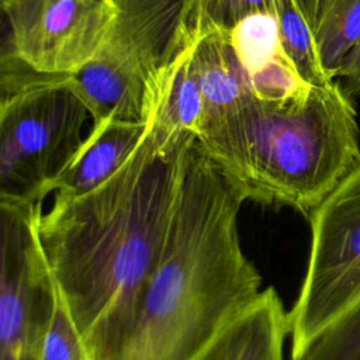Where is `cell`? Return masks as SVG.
<instances>
[{"label": "cell", "mask_w": 360, "mask_h": 360, "mask_svg": "<svg viewBox=\"0 0 360 360\" xmlns=\"http://www.w3.org/2000/svg\"><path fill=\"white\" fill-rule=\"evenodd\" d=\"M231 38L248 76L284 53L276 18L270 13L253 14L240 20L231 30Z\"/></svg>", "instance_id": "cell-14"}, {"label": "cell", "mask_w": 360, "mask_h": 360, "mask_svg": "<svg viewBox=\"0 0 360 360\" xmlns=\"http://www.w3.org/2000/svg\"><path fill=\"white\" fill-rule=\"evenodd\" d=\"M42 201L0 200V360H41L59 298L38 238Z\"/></svg>", "instance_id": "cell-7"}, {"label": "cell", "mask_w": 360, "mask_h": 360, "mask_svg": "<svg viewBox=\"0 0 360 360\" xmlns=\"http://www.w3.org/2000/svg\"><path fill=\"white\" fill-rule=\"evenodd\" d=\"M41 360H91L60 294L42 345Z\"/></svg>", "instance_id": "cell-17"}, {"label": "cell", "mask_w": 360, "mask_h": 360, "mask_svg": "<svg viewBox=\"0 0 360 360\" xmlns=\"http://www.w3.org/2000/svg\"><path fill=\"white\" fill-rule=\"evenodd\" d=\"M193 72L204 105L200 131L238 110L253 96L249 76L233 48L231 30L211 28L194 37Z\"/></svg>", "instance_id": "cell-11"}, {"label": "cell", "mask_w": 360, "mask_h": 360, "mask_svg": "<svg viewBox=\"0 0 360 360\" xmlns=\"http://www.w3.org/2000/svg\"><path fill=\"white\" fill-rule=\"evenodd\" d=\"M288 312L273 287L264 288L205 347L197 360H284Z\"/></svg>", "instance_id": "cell-9"}, {"label": "cell", "mask_w": 360, "mask_h": 360, "mask_svg": "<svg viewBox=\"0 0 360 360\" xmlns=\"http://www.w3.org/2000/svg\"><path fill=\"white\" fill-rule=\"evenodd\" d=\"M240 204L195 141L166 253L112 360H197L260 294L239 239Z\"/></svg>", "instance_id": "cell-2"}, {"label": "cell", "mask_w": 360, "mask_h": 360, "mask_svg": "<svg viewBox=\"0 0 360 360\" xmlns=\"http://www.w3.org/2000/svg\"><path fill=\"white\" fill-rule=\"evenodd\" d=\"M197 146L242 202L290 207L309 217L360 167L354 98L339 79L284 100L252 96L205 125Z\"/></svg>", "instance_id": "cell-3"}, {"label": "cell", "mask_w": 360, "mask_h": 360, "mask_svg": "<svg viewBox=\"0 0 360 360\" xmlns=\"http://www.w3.org/2000/svg\"><path fill=\"white\" fill-rule=\"evenodd\" d=\"M295 1L314 31L315 21H316V13H318V0H295Z\"/></svg>", "instance_id": "cell-19"}, {"label": "cell", "mask_w": 360, "mask_h": 360, "mask_svg": "<svg viewBox=\"0 0 360 360\" xmlns=\"http://www.w3.org/2000/svg\"><path fill=\"white\" fill-rule=\"evenodd\" d=\"M1 49L32 69L73 75L100 51L117 14L114 0H0Z\"/></svg>", "instance_id": "cell-8"}, {"label": "cell", "mask_w": 360, "mask_h": 360, "mask_svg": "<svg viewBox=\"0 0 360 360\" xmlns=\"http://www.w3.org/2000/svg\"><path fill=\"white\" fill-rule=\"evenodd\" d=\"M117 14L96 58L66 83L90 111L107 118L143 121L148 86L186 41L188 0H114Z\"/></svg>", "instance_id": "cell-4"}, {"label": "cell", "mask_w": 360, "mask_h": 360, "mask_svg": "<svg viewBox=\"0 0 360 360\" xmlns=\"http://www.w3.org/2000/svg\"><path fill=\"white\" fill-rule=\"evenodd\" d=\"M290 360H360V300Z\"/></svg>", "instance_id": "cell-15"}, {"label": "cell", "mask_w": 360, "mask_h": 360, "mask_svg": "<svg viewBox=\"0 0 360 360\" xmlns=\"http://www.w3.org/2000/svg\"><path fill=\"white\" fill-rule=\"evenodd\" d=\"M145 131V121L107 118L93 124L76 156L55 181V195L80 197L110 180L131 158Z\"/></svg>", "instance_id": "cell-10"}, {"label": "cell", "mask_w": 360, "mask_h": 360, "mask_svg": "<svg viewBox=\"0 0 360 360\" xmlns=\"http://www.w3.org/2000/svg\"><path fill=\"white\" fill-rule=\"evenodd\" d=\"M273 0H188L184 34L195 37L211 28L232 30L240 20L270 13Z\"/></svg>", "instance_id": "cell-16"}, {"label": "cell", "mask_w": 360, "mask_h": 360, "mask_svg": "<svg viewBox=\"0 0 360 360\" xmlns=\"http://www.w3.org/2000/svg\"><path fill=\"white\" fill-rule=\"evenodd\" d=\"M271 14L283 52L295 68L300 77L309 86H323L330 79L319 59L314 31L295 0H273Z\"/></svg>", "instance_id": "cell-13"}, {"label": "cell", "mask_w": 360, "mask_h": 360, "mask_svg": "<svg viewBox=\"0 0 360 360\" xmlns=\"http://www.w3.org/2000/svg\"><path fill=\"white\" fill-rule=\"evenodd\" d=\"M308 218L307 273L288 312L291 356L360 300V167Z\"/></svg>", "instance_id": "cell-6"}, {"label": "cell", "mask_w": 360, "mask_h": 360, "mask_svg": "<svg viewBox=\"0 0 360 360\" xmlns=\"http://www.w3.org/2000/svg\"><path fill=\"white\" fill-rule=\"evenodd\" d=\"M336 79L340 80L345 91L352 98L360 96V41L342 63Z\"/></svg>", "instance_id": "cell-18"}, {"label": "cell", "mask_w": 360, "mask_h": 360, "mask_svg": "<svg viewBox=\"0 0 360 360\" xmlns=\"http://www.w3.org/2000/svg\"><path fill=\"white\" fill-rule=\"evenodd\" d=\"M68 76L0 97V200L44 201L82 146L90 111Z\"/></svg>", "instance_id": "cell-5"}, {"label": "cell", "mask_w": 360, "mask_h": 360, "mask_svg": "<svg viewBox=\"0 0 360 360\" xmlns=\"http://www.w3.org/2000/svg\"><path fill=\"white\" fill-rule=\"evenodd\" d=\"M197 136L146 124L125 165L96 190L56 197L38 238L91 360H112L162 263Z\"/></svg>", "instance_id": "cell-1"}, {"label": "cell", "mask_w": 360, "mask_h": 360, "mask_svg": "<svg viewBox=\"0 0 360 360\" xmlns=\"http://www.w3.org/2000/svg\"><path fill=\"white\" fill-rule=\"evenodd\" d=\"M314 37L323 70L336 75L360 41V0H318Z\"/></svg>", "instance_id": "cell-12"}]
</instances>
